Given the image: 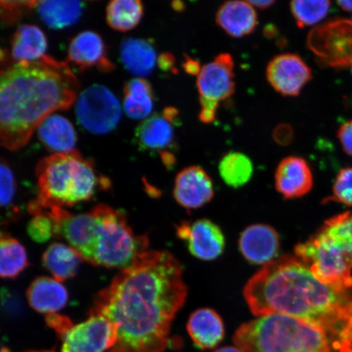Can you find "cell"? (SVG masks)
Instances as JSON below:
<instances>
[{
    "instance_id": "1",
    "label": "cell",
    "mask_w": 352,
    "mask_h": 352,
    "mask_svg": "<svg viewBox=\"0 0 352 352\" xmlns=\"http://www.w3.org/2000/svg\"><path fill=\"white\" fill-rule=\"evenodd\" d=\"M187 293L174 255L147 250L99 292L90 314L116 325L117 340L109 352H164Z\"/></svg>"
},
{
    "instance_id": "2",
    "label": "cell",
    "mask_w": 352,
    "mask_h": 352,
    "mask_svg": "<svg viewBox=\"0 0 352 352\" xmlns=\"http://www.w3.org/2000/svg\"><path fill=\"white\" fill-rule=\"evenodd\" d=\"M79 82L67 63L44 56L35 61L0 59V145L16 151L46 118L72 107Z\"/></svg>"
},
{
    "instance_id": "3",
    "label": "cell",
    "mask_w": 352,
    "mask_h": 352,
    "mask_svg": "<svg viewBox=\"0 0 352 352\" xmlns=\"http://www.w3.org/2000/svg\"><path fill=\"white\" fill-rule=\"evenodd\" d=\"M243 294L254 316H288L336 336L352 302L346 292L320 283L305 263L289 255L264 265Z\"/></svg>"
},
{
    "instance_id": "4",
    "label": "cell",
    "mask_w": 352,
    "mask_h": 352,
    "mask_svg": "<svg viewBox=\"0 0 352 352\" xmlns=\"http://www.w3.org/2000/svg\"><path fill=\"white\" fill-rule=\"evenodd\" d=\"M55 223V237L65 240L82 261L96 267L122 270L147 252L148 237L135 234L124 212L107 205L78 214L64 209Z\"/></svg>"
},
{
    "instance_id": "5",
    "label": "cell",
    "mask_w": 352,
    "mask_h": 352,
    "mask_svg": "<svg viewBox=\"0 0 352 352\" xmlns=\"http://www.w3.org/2000/svg\"><path fill=\"white\" fill-rule=\"evenodd\" d=\"M38 195L35 202L43 208H72L92 199L110 182L100 175L94 162L74 151L54 153L43 158L36 167Z\"/></svg>"
},
{
    "instance_id": "6",
    "label": "cell",
    "mask_w": 352,
    "mask_h": 352,
    "mask_svg": "<svg viewBox=\"0 0 352 352\" xmlns=\"http://www.w3.org/2000/svg\"><path fill=\"white\" fill-rule=\"evenodd\" d=\"M233 341L242 352H331L322 328L281 314L242 324Z\"/></svg>"
},
{
    "instance_id": "7",
    "label": "cell",
    "mask_w": 352,
    "mask_h": 352,
    "mask_svg": "<svg viewBox=\"0 0 352 352\" xmlns=\"http://www.w3.org/2000/svg\"><path fill=\"white\" fill-rule=\"evenodd\" d=\"M296 257L310 268L316 279L346 292L352 287V263L331 237L322 230L296 248Z\"/></svg>"
},
{
    "instance_id": "8",
    "label": "cell",
    "mask_w": 352,
    "mask_h": 352,
    "mask_svg": "<svg viewBox=\"0 0 352 352\" xmlns=\"http://www.w3.org/2000/svg\"><path fill=\"white\" fill-rule=\"evenodd\" d=\"M76 116L80 124L94 134H105L116 129L121 120L120 102L102 85L87 88L78 98Z\"/></svg>"
},
{
    "instance_id": "9",
    "label": "cell",
    "mask_w": 352,
    "mask_h": 352,
    "mask_svg": "<svg viewBox=\"0 0 352 352\" xmlns=\"http://www.w3.org/2000/svg\"><path fill=\"white\" fill-rule=\"evenodd\" d=\"M307 46L321 60L333 67H344L352 63V24L337 20L312 30Z\"/></svg>"
},
{
    "instance_id": "10",
    "label": "cell",
    "mask_w": 352,
    "mask_h": 352,
    "mask_svg": "<svg viewBox=\"0 0 352 352\" xmlns=\"http://www.w3.org/2000/svg\"><path fill=\"white\" fill-rule=\"evenodd\" d=\"M60 352H104L116 344V325L100 315L89 314V318L73 324L63 336Z\"/></svg>"
},
{
    "instance_id": "11",
    "label": "cell",
    "mask_w": 352,
    "mask_h": 352,
    "mask_svg": "<svg viewBox=\"0 0 352 352\" xmlns=\"http://www.w3.org/2000/svg\"><path fill=\"white\" fill-rule=\"evenodd\" d=\"M176 232L179 239L186 242L189 252L200 261H214L226 248L223 232L209 219L183 222L176 228Z\"/></svg>"
},
{
    "instance_id": "12",
    "label": "cell",
    "mask_w": 352,
    "mask_h": 352,
    "mask_svg": "<svg viewBox=\"0 0 352 352\" xmlns=\"http://www.w3.org/2000/svg\"><path fill=\"white\" fill-rule=\"evenodd\" d=\"M234 66L230 54H220L202 66L197 79L200 98L219 103L231 98L235 91Z\"/></svg>"
},
{
    "instance_id": "13",
    "label": "cell",
    "mask_w": 352,
    "mask_h": 352,
    "mask_svg": "<svg viewBox=\"0 0 352 352\" xmlns=\"http://www.w3.org/2000/svg\"><path fill=\"white\" fill-rule=\"evenodd\" d=\"M267 79L274 89L285 96H296L312 78L311 70L296 54L274 57L267 67Z\"/></svg>"
},
{
    "instance_id": "14",
    "label": "cell",
    "mask_w": 352,
    "mask_h": 352,
    "mask_svg": "<svg viewBox=\"0 0 352 352\" xmlns=\"http://www.w3.org/2000/svg\"><path fill=\"white\" fill-rule=\"evenodd\" d=\"M173 195L184 208L199 209L214 197L212 179L199 166L186 167L176 176Z\"/></svg>"
},
{
    "instance_id": "15",
    "label": "cell",
    "mask_w": 352,
    "mask_h": 352,
    "mask_svg": "<svg viewBox=\"0 0 352 352\" xmlns=\"http://www.w3.org/2000/svg\"><path fill=\"white\" fill-rule=\"evenodd\" d=\"M68 63L81 69L96 68L102 72H111L114 65L109 60L107 46L100 35L94 32H83L69 43Z\"/></svg>"
},
{
    "instance_id": "16",
    "label": "cell",
    "mask_w": 352,
    "mask_h": 352,
    "mask_svg": "<svg viewBox=\"0 0 352 352\" xmlns=\"http://www.w3.org/2000/svg\"><path fill=\"white\" fill-rule=\"evenodd\" d=\"M239 248L246 261L266 265L279 252L278 233L266 224H253L241 232Z\"/></svg>"
},
{
    "instance_id": "17",
    "label": "cell",
    "mask_w": 352,
    "mask_h": 352,
    "mask_svg": "<svg viewBox=\"0 0 352 352\" xmlns=\"http://www.w3.org/2000/svg\"><path fill=\"white\" fill-rule=\"evenodd\" d=\"M314 178L309 166L302 157L284 158L277 166L275 174L276 190L287 199L301 197L309 192Z\"/></svg>"
},
{
    "instance_id": "18",
    "label": "cell",
    "mask_w": 352,
    "mask_h": 352,
    "mask_svg": "<svg viewBox=\"0 0 352 352\" xmlns=\"http://www.w3.org/2000/svg\"><path fill=\"white\" fill-rule=\"evenodd\" d=\"M26 297L34 311L50 315L56 314L67 305L69 294L60 281L48 276H38L30 285Z\"/></svg>"
},
{
    "instance_id": "19",
    "label": "cell",
    "mask_w": 352,
    "mask_h": 352,
    "mask_svg": "<svg viewBox=\"0 0 352 352\" xmlns=\"http://www.w3.org/2000/svg\"><path fill=\"white\" fill-rule=\"evenodd\" d=\"M215 21L228 35L239 38L254 32L258 16L248 1H228L219 7Z\"/></svg>"
},
{
    "instance_id": "20",
    "label": "cell",
    "mask_w": 352,
    "mask_h": 352,
    "mask_svg": "<svg viewBox=\"0 0 352 352\" xmlns=\"http://www.w3.org/2000/svg\"><path fill=\"white\" fill-rule=\"evenodd\" d=\"M187 330L198 349H212L224 337V325L217 311L200 308L192 312L187 323Z\"/></svg>"
},
{
    "instance_id": "21",
    "label": "cell",
    "mask_w": 352,
    "mask_h": 352,
    "mask_svg": "<svg viewBox=\"0 0 352 352\" xmlns=\"http://www.w3.org/2000/svg\"><path fill=\"white\" fill-rule=\"evenodd\" d=\"M38 135L48 151L65 153L76 151L77 134L72 123L59 114H51L38 127Z\"/></svg>"
},
{
    "instance_id": "22",
    "label": "cell",
    "mask_w": 352,
    "mask_h": 352,
    "mask_svg": "<svg viewBox=\"0 0 352 352\" xmlns=\"http://www.w3.org/2000/svg\"><path fill=\"white\" fill-rule=\"evenodd\" d=\"M121 60L125 68L138 76H147L157 63L155 48L151 41L144 38H127L120 47Z\"/></svg>"
},
{
    "instance_id": "23",
    "label": "cell",
    "mask_w": 352,
    "mask_h": 352,
    "mask_svg": "<svg viewBox=\"0 0 352 352\" xmlns=\"http://www.w3.org/2000/svg\"><path fill=\"white\" fill-rule=\"evenodd\" d=\"M47 42L41 28L34 25H22L13 34L11 41V59L35 61L45 56Z\"/></svg>"
},
{
    "instance_id": "24",
    "label": "cell",
    "mask_w": 352,
    "mask_h": 352,
    "mask_svg": "<svg viewBox=\"0 0 352 352\" xmlns=\"http://www.w3.org/2000/svg\"><path fill=\"white\" fill-rule=\"evenodd\" d=\"M135 139L143 151H164L173 143V123L164 116L154 114L140 123L135 131Z\"/></svg>"
},
{
    "instance_id": "25",
    "label": "cell",
    "mask_w": 352,
    "mask_h": 352,
    "mask_svg": "<svg viewBox=\"0 0 352 352\" xmlns=\"http://www.w3.org/2000/svg\"><path fill=\"white\" fill-rule=\"evenodd\" d=\"M82 259L72 246L54 242L43 254L44 267L54 276V279L65 281L77 274Z\"/></svg>"
},
{
    "instance_id": "26",
    "label": "cell",
    "mask_w": 352,
    "mask_h": 352,
    "mask_svg": "<svg viewBox=\"0 0 352 352\" xmlns=\"http://www.w3.org/2000/svg\"><path fill=\"white\" fill-rule=\"evenodd\" d=\"M153 92L151 83L142 78L131 79L124 87V109L130 118L142 120L151 113Z\"/></svg>"
},
{
    "instance_id": "27",
    "label": "cell",
    "mask_w": 352,
    "mask_h": 352,
    "mask_svg": "<svg viewBox=\"0 0 352 352\" xmlns=\"http://www.w3.org/2000/svg\"><path fill=\"white\" fill-rule=\"evenodd\" d=\"M42 21L52 29H63L78 20L82 10L78 1H41L36 6Z\"/></svg>"
},
{
    "instance_id": "28",
    "label": "cell",
    "mask_w": 352,
    "mask_h": 352,
    "mask_svg": "<svg viewBox=\"0 0 352 352\" xmlns=\"http://www.w3.org/2000/svg\"><path fill=\"white\" fill-rule=\"evenodd\" d=\"M29 266L24 245L12 237H0V278L14 279Z\"/></svg>"
},
{
    "instance_id": "29",
    "label": "cell",
    "mask_w": 352,
    "mask_h": 352,
    "mask_svg": "<svg viewBox=\"0 0 352 352\" xmlns=\"http://www.w3.org/2000/svg\"><path fill=\"white\" fill-rule=\"evenodd\" d=\"M144 7L139 0H114L108 4L107 19L109 25L118 32L133 30L142 21Z\"/></svg>"
},
{
    "instance_id": "30",
    "label": "cell",
    "mask_w": 352,
    "mask_h": 352,
    "mask_svg": "<svg viewBox=\"0 0 352 352\" xmlns=\"http://www.w3.org/2000/svg\"><path fill=\"white\" fill-rule=\"evenodd\" d=\"M219 173L227 186L237 188L244 186L254 173L253 162L240 152H230L219 161Z\"/></svg>"
},
{
    "instance_id": "31",
    "label": "cell",
    "mask_w": 352,
    "mask_h": 352,
    "mask_svg": "<svg viewBox=\"0 0 352 352\" xmlns=\"http://www.w3.org/2000/svg\"><path fill=\"white\" fill-rule=\"evenodd\" d=\"M322 231L344 250L352 263V211L327 220Z\"/></svg>"
},
{
    "instance_id": "32",
    "label": "cell",
    "mask_w": 352,
    "mask_h": 352,
    "mask_svg": "<svg viewBox=\"0 0 352 352\" xmlns=\"http://www.w3.org/2000/svg\"><path fill=\"white\" fill-rule=\"evenodd\" d=\"M331 6L329 1H293L290 10L299 28L314 25L328 15Z\"/></svg>"
},
{
    "instance_id": "33",
    "label": "cell",
    "mask_w": 352,
    "mask_h": 352,
    "mask_svg": "<svg viewBox=\"0 0 352 352\" xmlns=\"http://www.w3.org/2000/svg\"><path fill=\"white\" fill-rule=\"evenodd\" d=\"M14 173L8 162L0 157V211L12 210L15 214L14 201L16 195Z\"/></svg>"
},
{
    "instance_id": "34",
    "label": "cell",
    "mask_w": 352,
    "mask_h": 352,
    "mask_svg": "<svg viewBox=\"0 0 352 352\" xmlns=\"http://www.w3.org/2000/svg\"><path fill=\"white\" fill-rule=\"evenodd\" d=\"M33 218L28 224V233L34 241L44 243L56 235V226L54 219L41 210L32 213Z\"/></svg>"
},
{
    "instance_id": "35",
    "label": "cell",
    "mask_w": 352,
    "mask_h": 352,
    "mask_svg": "<svg viewBox=\"0 0 352 352\" xmlns=\"http://www.w3.org/2000/svg\"><path fill=\"white\" fill-rule=\"evenodd\" d=\"M333 196L328 201H336L352 206V167L342 169L338 173L333 187Z\"/></svg>"
},
{
    "instance_id": "36",
    "label": "cell",
    "mask_w": 352,
    "mask_h": 352,
    "mask_svg": "<svg viewBox=\"0 0 352 352\" xmlns=\"http://www.w3.org/2000/svg\"><path fill=\"white\" fill-rule=\"evenodd\" d=\"M38 1H0V15L4 23L12 24L26 12L36 8Z\"/></svg>"
},
{
    "instance_id": "37",
    "label": "cell",
    "mask_w": 352,
    "mask_h": 352,
    "mask_svg": "<svg viewBox=\"0 0 352 352\" xmlns=\"http://www.w3.org/2000/svg\"><path fill=\"white\" fill-rule=\"evenodd\" d=\"M333 346L340 352H352V302L349 314L336 334Z\"/></svg>"
},
{
    "instance_id": "38",
    "label": "cell",
    "mask_w": 352,
    "mask_h": 352,
    "mask_svg": "<svg viewBox=\"0 0 352 352\" xmlns=\"http://www.w3.org/2000/svg\"><path fill=\"white\" fill-rule=\"evenodd\" d=\"M46 322L48 327L54 329L60 337L63 336L74 324L67 316L57 314L47 315Z\"/></svg>"
},
{
    "instance_id": "39",
    "label": "cell",
    "mask_w": 352,
    "mask_h": 352,
    "mask_svg": "<svg viewBox=\"0 0 352 352\" xmlns=\"http://www.w3.org/2000/svg\"><path fill=\"white\" fill-rule=\"evenodd\" d=\"M201 112L199 113V120L205 124L214 122L217 118V112L219 103L209 100L200 98Z\"/></svg>"
},
{
    "instance_id": "40",
    "label": "cell",
    "mask_w": 352,
    "mask_h": 352,
    "mask_svg": "<svg viewBox=\"0 0 352 352\" xmlns=\"http://www.w3.org/2000/svg\"><path fill=\"white\" fill-rule=\"evenodd\" d=\"M338 136L343 151L352 157V120L345 122L340 126Z\"/></svg>"
},
{
    "instance_id": "41",
    "label": "cell",
    "mask_w": 352,
    "mask_h": 352,
    "mask_svg": "<svg viewBox=\"0 0 352 352\" xmlns=\"http://www.w3.org/2000/svg\"><path fill=\"white\" fill-rule=\"evenodd\" d=\"M274 138L280 144H288L293 138L292 129L288 125H280L274 132Z\"/></svg>"
},
{
    "instance_id": "42",
    "label": "cell",
    "mask_w": 352,
    "mask_h": 352,
    "mask_svg": "<svg viewBox=\"0 0 352 352\" xmlns=\"http://www.w3.org/2000/svg\"><path fill=\"white\" fill-rule=\"evenodd\" d=\"M175 59L170 52H164L157 57V64L164 72H173Z\"/></svg>"
},
{
    "instance_id": "43",
    "label": "cell",
    "mask_w": 352,
    "mask_h": 352,
    "mask_svg": "<svg viewBox=\"0 0 352 352\" xmlns=\"http://www.w3.org/2000/svg\"><path fill=\"white\" fill-rule=\"evenodd\" d=\"M183 66L184 70L191 76H197L201 69L200 63L197 60L191 58V57H186Z\"/></svg>"
},
{
    "instance_id": "44",
    "label": "cell",
    "mask_w": 352,
    "mask_h": 352,
    "mask_svg": "<svg viewBox=\"0 0 352 352\" xmlns=\"http://www.w3.org/2000/svg\"><path fill=\"white\" fill-rule=\"evenodd\" d=\"M178 113L177 109L173 107H168L165 109L162 116H164L170 122L173 123V124H176V123H178L179 122Z\"/></svg>"
},
{
    "instance_id": "45",
    "label": "cell",
    "mask_w": 352,
    "mask_h": 352,
    "mask_svg": "<svg viewBox=\"0 0 352 352\" xmlns=\"http://www.w3.org/2000/svg\"><path fill=\"white\" fill-rule=\"evenodd\" d=\"M161 157L162 162L167 167H171L175 164V158L173 153L169 151L161 152Z\"/></svg>"
},
{
    "instance_id": "46",
    "label": "cell",
    "mask_w": 352,
    "mask_h": 352,
    "mask_svg": "<svg viewBox=\"0 0 352 352\" xmlns=\"http://www.w3.org/2000/svg\"><path fill=\"white\" fill-rule=\"evenodd\" d=\"M254 8H259V10H267L274 6L275 1L271 0H259V1H248Z\"/></svg>"
},
{
    "instance_id": "47",
    "label": "cell",
    "mask_w": 352,
    "mask_h": 352,
    "mask_svg": "<svg viewBox=\"0 0 352 352\" xmlns=\"http://www.w3.org/2000/svg\"><path fill=\"white\" fill-rule=\"evenodd\" d=\"M338 4L343 10L352 12V1H338Z\"/></svg>"
},
{
    "instance_id": "48",
    "label": "cell",
    "mask_w": 352,
    "mask_h": 352,
    "mask_svg": "<svg viewBox=\"0 0 352 352\" xmlns=\"http://www.w3.org/2000/svg\"><path fill=\"white\" fill-rule=\"evenodd\" d=\"M214 352H242L239 347L224 346Z\"/></svg>"
},
{
    "instance_id": "49",
    "label": "cell",
    "mask_w": 352,
    "mask_h": 352,
    "mask_svg": "<svg viewBox=\"0 0 352 352\" xmlns=\"http://www.w3.org/2000/svg\"><path fill=\"white\" fill-rule=\"evenodd\" d=\"M173 7L175 11H182L184 10V3L182 2L176 1L173 3Z\"/></svg>"
},
{
    "instance_id": "50",
    "label": "cell",
    "mask_w": 352,
    "mask_h": 352,
    "mask_svg": "<svg viewBox=\"0 0 352 352\" xmlns=\"http://www.w3.org/2000/svg\"><path fill=\"white\" fill-rule=\"evenodd\" d=\"M6 236V235H3V231L1 230V228H0V237H3V236Z\"/></svg>"
},
{
    "instance_id": "51",
    "label": "cell",
    "mask_w": 352,
    "mask_h": 352,
    "mask_svg": "<svg viewBox=\"0 0 352 352\" xmlns=\"http://www.w3.org/2000/svg\"><path fill=\"white\" fill-rule=\"evenodd\" d=\"M25 352H51V351H28Z\"/></svg>"
},
{
    "instance_id": "52",
    "label": "cell",
    "mask_w": 352,
    "mask_h": 352,
    "mask_svg": "<svg viewBox=\"0 0 352 352\" xmlns=\"http://www.w3.org/2000/svg\"><path fill=\"white\" fill-rule=\"evenodd\" d=\"M3 350L6 351V349H2L1 346H0V352H3Z\"/></svg>"
},
{
    "instance_id": "53",
    "label": "cell",
    "mask_w": 352,
    "mask_h": 352,
    "mask_svg": "<svg viewBox=\"0 0 352 352\" xmlns=\"http://www.w3.org/2000/svg\"><path fill=\"white\" fill-rule=\"evenodd\" d=\"M351 24H352V21H351Z\"/></svg>"
},
{
    "instance_id": "54",
    "label": "cell",
    "mask_w": 352,
    "mask_h": 352,
    "mask_svg": "<svg viewBox=\"0 0 352 352\" xmlns=\"http://www.w3.org/2000/svg\"><path fill=\"white\" fill-rule=\"evenodd\" d=\"M351 64H352V63H351Z\"/></svg>"
}]
</instances>
